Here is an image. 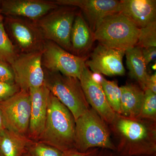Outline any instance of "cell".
I'll return each instance as SVG.
<instances>
[{
  "label": "cell",
  "instance_id": "cell-1",
  "mask_svg": "<svg viewBox=\"0 0 156 156\" xmlns=\"http://www.w3.org/2000/svg\"><path fill=\"white\" fill-rule=\"evenodd\" d=\"M120 156L156 154V122L140 118H126L116 114L108 125Z\"/></svg>",
  "mask_w": 156,
  "mask_h": 156
},
{
  "label": "cell",
  "instance_id": "cell-2",
  "mask_svg": "<svg viewBox=\"0 0 156 156\" xmlns=\"http://www.w3.org/2000/svg\"><path fill=\"white\" fill-rule=\"evenodd\" d=\"M75 125L72 113L50 93L44 129L38 141L52 146L65 154L76 151Z\"/></svg>",
  "mask_w": 156,
  "mask_h": 156
},
{
  "label": "cell",
  "instance_id": "cell-3",
  "mask_svg": "<svg viewBox=\"0 0 156 156\" xmlns=\"http://www.w3.org/2000/svg\"><path fill=\"white\" fill-rule=\"evenodd\" d=\"M140 30L128 17L118 12L104 18L93 34L100 44L126 51L136 46Z\"/></svg>",
  "mask_w": 156,
  "mask_h": 156
},
{
  "label": "cell",
  "instance_id": "cell-4",
  "mask_svg": "<svg viewBox=\"0 0 156 156\" xmlns=\"http://www.w3.org/2000/svg\"><path fill=\"white\" fill-rule=\"evenodd\" d=\"M75 123V142L78 151L101 148L116 152L108 125L92 108L76 120Z\"/></svg>",
  "mask_w": 156,
  "mask_h": 156
},
{
  "label": "cell",
  "instance_id": "cell-5",
  "mask_svg": "<svg viewBox=\"0 0 156 156\" xmlns=\"http://www.w3.org/2000/svg\"><path fill=\"white\" fill-rule=\"evenodd\" d=\"M44 70L45 86L69 110L75 120L90 108L79 79L44 69Z\"/></svg>",
  "mask_w": 156,
  "mask_h": 156
},
{
  "label": "cell",
  "instance_id": "cell-6",
  "mask_svg": "<svg viewBox=\"0 0 156 156\" xmlns=\"http://www.w3.org/2000/svg\"><path fill=\"white\" fill-rule=\"evenodd\" d=\"M77 8L58 6L36 21L45 40L51 41L71 53V34L73 23L79 13Z\"/></svg>",
  "mask_w": 156,
  "mask_h": 156
},
{
  "label": "cell",
  "instance_id": "cell-7",
  "mask_svg": "<svg viewBox=\"0 0 156 156\" xmlns=\"http://www.w3.org/2000/svg\"><path fill=\"white\" fill-rule=\"evenodd\" d=\"M5 19V27L18 53L43 50L45 40L36 21L14 17Z\"/></svg>",
  "mask_w": 156,
  "mask_h": 156
},
{
  "label": "cell",
  "instance_id": "cell-8",
  "mask_svg": "<svg viewBox=\"0 0 156 156\" xmlns=\"http://www.w3.org/2000/svg\"><path fill=\"white\" fill-rule=\"evenodd\" d=\"M86 60L68 52L56 43L45 40L42 58L44 69L80 80Z\"/></svg>",
  "mask_w": 156,
  "mask_h": 156
},
{
  "label": "cell",
  "instance_id": "cell-9",
  "mask_svg": "<svg viewBox=\"0 0 156 156\" xmlns=\"http://www.w3.org/2000/svg\"><path fill=\"white\" fill-rule=\"evenodd\" d=\"M43 50L19 53L11 65L15 83L20 90L29 91L44 84V73L42 63Z\"/></svg>",
  "mask_w": 156,
  "mask_h": 156
},
{
  "label": "cell",
  "instance_id": "cell-10",
  "mask_svg": "<svg viewBox=\"0 0 156 156\" xmlns=\"http://www.w3.org/2000/svg\"><path fill=\"white\" fill-rule=\"evenodd\" d=\"M0 110L7 129L27 137L31 111L29 91L20 90L9 99L1 101Z\"/></svg>",
  "mask_w": 156,
  "mask_h": 156
},
{
  "label": "cell",
  "instance_id": "cell-11",
  "mask_svg": "<svg viewBox=\"0 0 156 156\" xmlns=\"http://www.w3.org/2000/svg\"><path fill=\"white\" fill-rule=\"evenodd\" d=\"M125 52L99 44L86 59L85 64L95 73L109 76H123L126 73L123 63Z\"/></svg>",
  "mask_w": 156,
  "mask_h": 156
},
{
  "label": "cell",
  "instance_id": "cell-12",
  "mask_svg": "<svg viewBox=\"0 0 156 156\" xmlns=\"http://www.w3.org/2000/svg\"><path fill=\"white\" fill-rule=\"evenodd\" d=\"M58 6L76 7L80 9L92 32L104 18L120 12V1L117 0H56Z\"/></svg>",
  "mask_w": 156,
  "mask_h": 156
},
{
  "label": "cell",
  "instance_id": "cell-13",
  "mask_svg": "<svg viewBox=\"0 0 156 156\" xmlns=\"http://www.w3.org/2000/svg\"><path fill=\"white\" fill-rule=\"evenodd\" d=\"M79 80L89 106L108 126L110 125L116 113L108 104L100 84L94 79L92 72L86 66L82 70Z\"/></svg>",
  "mask_w": 156,
  "mask_h": 156
},
{
  "label": "cell",
  "instance_id": "cell-14",
  "mask_svg": "<svg viewBox=\"0 0 156 156\" xmlns=\"http://www.w3.org/2000/svg\"><path fill=\"white\" fill-rule=\"evenodd\" d=\"M58 7L54 1L4 0L1 2L0 14L36 21Z\"/></svg>",
  "mask_w": 156,
  "mask_h": 156
},
{
  "label": "cell",
  "instance_id": "cell-15",
  "mask_svg": "<svg viewBox=\"0 0 156 156\" xmlns=\"http://www.w3.org/2000/svg\"><path fill=\"white\" fill-rule=\"evenodd\" d=\"M31 101L30 120L27 137L38 141L44 129L50 92L44 84L29 90Z\"/></svg>",
  "mask_w": 156,
  "mask_h": 156
},
{
  "label": "cell",
  "instance_id": "cell-16",
  "mask_svg": "<svg viewBox=\"0 0 156 156\" xmlns=\"http://www.w3.org/2000/svg\"><path fill=\"white\" fill-rule=\"evenodd\" d=\"M120 12L140 29L156 21V0H122Z\"/></svg>",
  "mask_w": 156,
  "mask_h": 156
},
{
  "label": "cell",
  "instance_id": "cell-17",
  "mask_svg": "<svg viewBox=\"0 0 156 156\" xmlns=\"http://www.w3.org/2000/svg\"><path fill=\"white\" fill-rule=\"evenodd\" d=\"M71 53L87 59L95 41L94 34L81 12L76 16L71 34Z\"/></svg>",
  "mask_w": 156,
  "mask_h": 156
},
{
  "label": "cell",
  "instance_id": "cell-18",
  "mask_svg": "<svg viewBox=\"0 0 156 156\" xmlns=\"http://www.w3.org/2000/svg\"><path fill=\"white\" fill-rule=\"evenodd\" d=\"M121 91L119 115L126 118H138L144 97V91L139 86L129 83L120 87Z\"/></svg>",
  "mask_w": 156,
  "mask_h": 156
},
{
  "label": "cell",
  "instance_id": "cell-19",
  "mask_svg": "<svg viewBox=\"0 0 156 156\" xmlns=\"http://www.w3.org/2000/svg\"><path fill=\"white\" fill-rule=\"evenodd\" d=\"M142 48L135 46L126 50L125 55L126 65L129 70V75L137 82L143 90L146 89V84L149 75L142 55Z\"/></svg>",
  "mask_w": 156,
  "mask_h": 156
},
{
  "label": "cell",
  "instance_id": "cell-20",
  "mask_svg": "<svg viewBox=\"0 0 156 156\" xmlns=\"http://www.w3.org/2000/svg\"><path fill=\"white\" fill-rule=\"evenodd\" d=\"M32 140L7 129L0 134V153L3 156H22Z\"/></svg>",
  "mask_w": 156,
  "mask_h": 156
},
{
  "label": "cell",
  "instance_id": "cell-21",
  "mask_svg": "<svg viewBox=\"0 0 156 156\" xmlns=\"http://www.w3.org/2000/svg\"><path fill=\"white\" fill-rule=\"evenodd\" d=\"M4 19L0 14V61L11 65L19 53L6 31Z\"/></svg>",
  "mask_w": 156,
  "mask_h": 156
},
{
  "label": "cell",
  "instance_id": "cell-22",
  "mask_svg": "<svg viewBox=\"0 0 156 156\" xmlns=\"http://www.w3.org/2000/svg\"><path fill=\"white\" fill-rule=\"evenodd\" d=\"M99 83L102 87L110 106L115 113L120 114L121 91L117 82L108 80L102 76Z\"/></svg>",
  "mask_w": 156,
  "mask_h": 156
},
{
  "label": "cell",
  "instance_id": "cell-23",
  "mask_svg": "<svg viewBox=\"0 0 156 156\" xmlns=\"http://www.w3.org/2000/svg\"><path fill=\"white\" fill-rule=\"evenodd\" d=\"M138 118L156 122V94L148 89L144 90V97Z\"/></svg>",
  "mask_w": 156,
  "mask_h": 156
},
{
  "label": "cell",
  "instance_id": "cell-24",
  "mask_svg": "<svg viewBox=\"0 0 156 156\" xmlns=\"http://www.w3.org/2000/svg\"><path fill=\"white\" fill-rule=\"evenodd\" d=\"M27 152L31 156H66L58 149L41 141H32Z\"/></svg>",
  "mask_w": 156,
  "mask_h": 156
},
{
  "label": "cell",
  "instance_id": "cell-25",
  "mask_svg": "<svg viewBox=\"0 0 156 156\" xmlns=\"http://www.w3.org/2000/svg\"><path fill=\"white\" fill-rule=\"evenodd\" d=\"M135 46L141 48L156 47V21L140 28Z\"/></svg>",
  "mask_w": 156,
  "mask_h": 156
},
{
  "label": "cell",
  "instance_id": "cell-26",
  "mask_svg": "<svg viewBox=\"0 0 156 156\" xmlns=\"http://www.w3.org/2000/svg\"><path fill=\"white\" fill-rule=\"evenodd\" d=\"M20 91V89L16 83L0 82V102L9 99Z\"/></svg>",
  "mask_w": 156,
  "mask_h": 156
},
{
  "label": "cell",
  "instance_id": "cell-27",
  "mask_svg": "<svg viewBox=\"0 0 156 156\" xmlns=\"http://www.w3.org/2000/svg\"><path fill=\"white\" fill-rule=\"evenodd\" d=\"M0 82L15 83V77L11 65L0 61Z\"/></svg>",
  "mask_w": 156,
  "mask_h": 156
},
{
  "label": "cell",
  "instance_id": "cell-28",
  "mask_svg": "<svg viewBox=\"0 0 156 156\" xmlns=\"http://www.w3.org/2000/svg\"><path fill=\"white\" fill-rule=\"evenodd\" d=\"M142 53L146 66L152 62L155 61L156 47L142 48Z\"/></svg>",
  "mask_w": 156,
  "mask_h": 156
},
{
  "label": "cell",
  "instance_id": "cell-29",
  "mask_svg": "<svg viewBox=\"0 0 156 156\" xmlns=\"http://www.w3.org/2000/svg\"><path fill=\"white\" fill-rule=\"evenodd\" d=\"M99 151V148L91 149L85 152L76 151L66 154V156H98Z\"/></svg>",
  "mask_w": 156,
  "mask_h": 156
},
{
  "label": "cell",
  "instance_id": "cell-30",
  "mask_svg": "<svg viewBox=\"0 0 156 156\" xmlns=\"http://www.w3.org/2000/svg\"><path fill=\"white\" fill-rule=\"evenodd\" d=\"M146 89H148L156 94V73L154 74L149 76L147 82L146 84Z\"/></svg>",
  "mask_w": 156,
  "mask_h": 156
},
{
  "label": "cell",
  "instance_id": "cell-31",
  "mask_svg": "<svg viewBox=\"0 0 156 156\" xmlns=\"http://www.w3.org/2000/svg\"><path fill=\"white\" fill-rule=\"evenodd\" d=\"M98 156H120L116 152L109 150L101 149L99 151Z\"/></svg>",
  "mask_w": 156,
  "mask_h": 156
},
{
  "label": "cell",
  "instance_id": "cell-32",
  "mask_svg": "<svg viewBox=\"0 0 156 156\" xmlns=\"http://www.w3.org/2000/svg\"><path fill=\"white\" fill-rule=\"evenodd\" d=\"M7 129L5 120L2 114V112L0 110V134L3 133Z\"/></svg>",
  "mask_w": 156,
  "mask_h": 156
},
{
  "label": "cell",
  "instance_id": "cell-33",
  "mask_svg": "<svg viewBox=\"0 0 156 156\" xmlns=\"http://www.w3.org/2000/svg\"><path fill=\"white\" fill-rule=\"evenodd\" d=\"M22 156H31L30 154L28 153V152L25 153V154H23Z\"/></svg>",
  "mask_w": 156,
  "mask_h": 156
},
{
  "label": "cell",
  "instance_id": "cell-34",
  "mask_svg": "<svg viewBox=\"0 0 156 156\" xmlns=\"http://www.w3.org/2000/svg\"><path fill=\"white\" fill-rule=\"evenodd\" d=\"M138 156H156V154H154L153 155H141Z\"/></svg>",
  "mask_w": 156,
  "mask_h": 156
},
{
  "label": "cell",
  "instance_id": "cell-35",
  "mask_svg": "<svg viewBox=\"0 0 156 156\" xmlns=\"http://www.w3.org/2000/svg\"><path fill=\"white\" fill-rule=\"evenodd\" d=\"M1 2H2V1H0V7H1Z\"/></svg>",
  "mask_w": 156,
  "mask_h": 156
},
{
  "label": "cell",
  "instance_id": "cell-36",
  "mask_svg": "<svg viewBox=\"0 0 156 156\" xmlns=\"http://www.w3.org/2000/svg\"><path fill=\"white\" fill-rule=\"evenodd\" d=\"M0 156H3L2 155L1 153H0Z\"/></svg>",
  "mask_w": 156,
  "mask_h": 156
}]
</instances>
